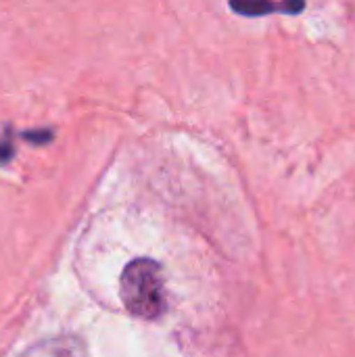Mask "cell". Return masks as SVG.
I'll return each mask as SVG.
<instances>
[{
  "instance_id": "obj_2",
  "label": "cell",
  "mask_w": 355,
  "mask_h": 357,
  "mask_svg": "<svg viewBox=\"0 0 355 357\" xmlns=\"http://www.w3.org/2000/svg\"><path fill=\"white\" fill-rule=\"evenodd\" d=\"M230 8L243 17H264L272 13H285V15H299L305 8V0H228Z\"/></svg>"
},
{
  "instance_id": "obj_3",
  "label": "cell",
  "mask_w": 355,
  "mask_h": 357,
  "mask_svg": "<svg viewBox=\"0 0 355 357\" xmlns=\"http://www.w3.org/2000/svg\"><path fill=\"white\" fill-rule=\"evenodd\" d=\"M13 157V146H10V142L4 138H0V163H4V161H8Z\"/></svg>"
},
{
  "instance_id": "obj_1",
  "label": "cell",
  "mask_w": 355,
  "mask_h": 357,
  "mask_svg": "<svg viewBox=\"0 0 355 357\" xmlns=\"http://www.w3.org/2000/svg\"><path fill=\"white\" fill-rule=\"evenodd\" d=\"M119 295L132 316L140 320L161 318L167 310L161 266L146 257L130 261L119 280Z\"/></svg>"
}]
</instances>
